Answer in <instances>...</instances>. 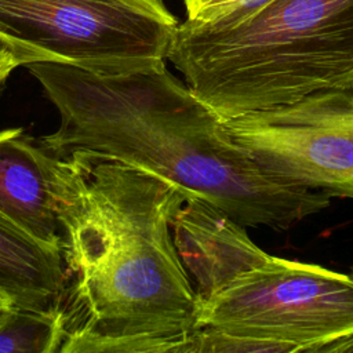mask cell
<instances>
[{"instance_id": "3957f363", "label": "cell", "mask_w": 353, "mask_h": 353, "mask_svg": "<svg viewBox=\"0 0 353 353\" xmlns=\"http://www.w3.org/2000/svg\"><path fill=\"white\" fill-rule=\"evenodd\" d=\"M167 59L222 120L353 84V0H258L179 23Z\"/></svg>"}, {"instance_id": "9c48e42d", "label": "cell", "mask_w": 353, "mask_h": 353, "mask_svg": "<svg viewBox=\"0 0 353 353\" xmlns=\"http://www.w3.org/2000/svg\"><path fill=\"white\" fill-rule=\"evenodd\" d=\"M65 285L61 251L0 215V296L12 306L59 310Z\"/></svg>"}, {"instance_id": "8992f818", "label": "cell", "mask_w": 353, "mask_h": 353, "mask_svg": "<svg viewBox=\"0 0 353 353\" xmlns=\"http://www.w3.org/2000/svg\"><path fill=\"white\" fill-rule=\"evenodd\" d=\"M223 121L270 172L330 197L353 199V84Z\"/></svg>"}, {"instance_id": "ba28073f", "label": "cell", "mask_w": 353, "mask_h": 353, "mask_svg": "<svg viewBox=\"0 0 353 353\" xmlns=\"http://www.w3.org/2000/svg\"><path fill=\"white\" fill-rule=\"evenodd\" d=\"M0 215L59 250L61 228L50 189L47 152L22 128L0 131Z\"/></svg>"}, {"instance_id": "7c38bea8", "label": "cell", "mask_w": 353, "mask_h": 353, "mask_svg": "<svg viewBox=\"0 0 353 353\" xmlns=\"http://www.w3.org/2000/svg\"><path fill=\"white\" fill-rule=\"evenodd\" d=\"M18 66H21V63L15 57L14 51L3 40H0V85Z\"/></svg>"}, {"instance_id": "7a4b0ae2", "label": "cell", "mask_w": 353, "mask_h": 353, "mask_svg": "<svg viewBox=\"0 0 353 353\" xmlns=\"http://www.w3.org/2000/svg\"><path fill=\"white\" fill-rule=\"evenodd\" d=\"M26 69L59 117L57 130L37 139L52 156L87 150L112 157L250 228L288 230L331 204L327 193L266 170L164 61L102 72L58 62Z\"/></svg>"}, {"instance_id": "52a82bcc", "label": "cell", "mask_w": 353, "mask_h": 353, "mask_svg": "<svg viewBox=\"0 0 353 353\" xmlns=\"http://www.w3.org/2000/svg\"><path fill=\"white\" fill-rule=\"evenodd\" d=\"M245 226L211 203L186 196L171 221L172 240L199 302L262 265L270 254L247 234Z\"/></svg>"}, {"instance_id": "8fae6325", "label": "cell", "mask_w": 353, "mask_h": 353, "mask_svg": "<svg viewBox=\"0 0 353 353\" xmlns=\"http://www.w3.org/2000/svg\"><path fill=\"white\" fill-rule=\"evenodd\" d=\"M258 0H183L188 19L208 22Z\"/></svg>"}, {"instance_id": "6da1fadb", "label": "cell", "mask_w": 353, "mask_h": 353, "mask_svg": "<svg viewBox=\"0 0 353 353\" xmlns=\"http://www.w3.org/2000/svg\"><path fill=\"white\" fill-rule=\"evenodd\" d=\"M47 170L66 274L61 353H182L200 328L171 232L188 194L87 150L47 152Z\"/></svg>"}, {"instance_id": "4fadbf2b", "label": "cell", "mask_w": 353, "mask_h": 353, "mask_svg": "<svg viewBox=\"0 0 353 353\" xmlns=\"http://www.w3.org/2000/svg\"><path fill=\"white\" fill-rule=\"evenodd\" d=\"M10 306H12V305H11L8 301H6L4 298H1V296H0V314H1L6 309H8Z\"/></svg>"}, {"instance_id": "277c9868", "label": "cell", "mask_w": 353, "mask_h": 353, "mask_svg": "<svg viewBox=\"0 0 353 353\" xmlns=\"http://www.w3.org/2000/svg\"><path fill=\"white\" fill-rule=\"evenodd\" d=\"M178 21L163 0H0V40L21 66L119 70L167 59Z\"/></svg>"}, {"instance_id": "5b68a950", "label": "cell", "mask_w": 353, "mask_h": 353, "mask_svg": "<svg viewBox=\"0 0 353 353\" xmlns=\"http://www.w3.org/2000/svg\"><path fill=\"white\" fill-rule=\"evenodd\" d=\"M199 325L266 341L281 352L339 353L353 336V274L270 255L201 301Z\"/></svg>"}, {"instance_id": "30bf717a", "label": "cell", "mask_w": 353, "mask_h": 353, "mask_svg": "<svg viewBox=\"0 0 353 353\" xmlns=\"http://www.w3.org/2000/svg\"><path fill=\"white\" fill-rule=\"evenodd\" d=\"M65 334L62 309L10 306L0 314V353H61Z\"/></svg>"}, {"instance_id": "5bb4252c", "label": "cell", "mask_w": 353, "mask_h": 353, "mask_svg": "<svg viewBox=\"0 0 353 353\" xmlns=\"http://www.w3.org/2000/svg\"><path fill=\"white\" fill-rule=\"evenodd\" d=\"M352 274H353V270H352Z\"/></svg>"}]
</instances>
